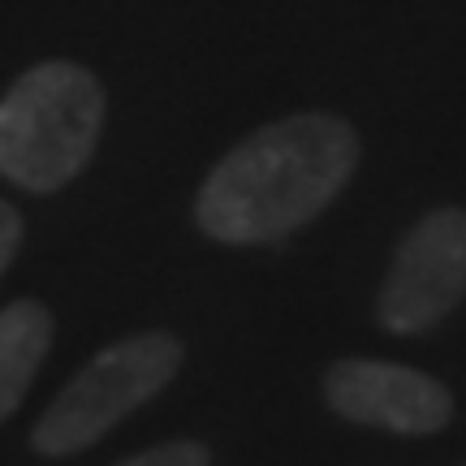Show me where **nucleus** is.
Listing matches in <instances>:
<instances>
[{
  "label": "nucleus",
  "instance_id": "f257e3e1",
  "mask_svg": "<svg viewBox=\"0 0 466 466\" xmlns=\"http://www.w3.org/2000/svg\"><path fill=\"white\" fill-rule=\"evenodd\" d=\"M354 168L359 134L341 116H285L242 138L208 173L195 199V220L225 247L281 242L346 190Z\"/></svg>",
  "mask_w": 466,
  "mask_h": 466
},
{
  "label": "nucleus",
  "instance_id": "f03ea898",
  "mask_svg": "<svg viewBox=\"0 0 466 466\" xmlns=\"http://www.w3.org/2000/svg\"><path fill=\"white\" fill-rule=\"evenodd\" d=\"M104 86L74 61H44L0 96V177L52 195L86 168L100 143Z\"/></svg>",
  "mask_w": 466,
  "mask_h": 466
},
{
  "label": "nucleus",
  "instance_id": "7ed1b4c3",
  "mask_svg": "<svg viewBox=\"0 0 466 466\" xmlns=\"http://www.w3.org/2000/svg\"><path fill=\"white\" fill-rule=\"evenodd\" d=\"M186 346L165 329L121 337L104 346L83 371L52 398V406L31 428V450L39 458H74L100 445L126 415L147 406L177 371Z\"/></svg>",
  "mask_w": 466,
  "mask_h": 466
},
{
  "label": "nucleus",
  "instance_id": "20e7f679",
  "mask_svg": "<svg viewBox=\"0 0 466 466\" xmlns=\"http://www.w3.org/2000/svg\"><path fill=\"white\" fill-rule=\"evenodd\" d=\"M466 299V208H436L401 238L376 299L389 333L419 337Z\"/></svg>",
  "mask_w": 466,
  "mask_h": 466
},
{
  "label": "nucleus",
  "instance_id": "39448f33",
  "mask_svg": "<svg viewBox=\"0 0 466 466\" xmlns=\"http://www.w3.org/2000/svg\"><path fill=\"white\" fill-rule=\"evenodd\" d=\"M319 389L346 423L393 436H432L453 419V393L436 376L384 359H341L324 371Z\"/></svg>",
  "mask_w": 466,
  "mask_h": 466
},
{
  "label": "nucleus",
  "instance_id": "423d86ee",
  "mask_svg": "<svg viewBox=\"0 0 466 466\" xmlns=\"http://www.w3.org/2000/svg\"><path fill=\"white\" fill-rule=\"evenodd\" d=\"M52 311L39 299H17L0 311V423L14 415L52 350Z\"/></svg>",
  "mask_w": 466,
  "mask_h": 466
},
{
  "label": "nucleus",
  "instance_id": "0eeeda50",
  "mask_svg": "<svg viewBox=\"0 0 466 466\" xmlns=\"http://www.w3.org/2000/svg\"><path fill=\"white\" fill-rule=\"evenodd\" d=\"M116 466H212V450L199 445V441H165L156 450L130 453L126 462Z\"/></svg>",
  "mask_w": 466,
  "mask_h": 466
},
{
  "label": "nucleus",
  "instance_id": "6e6552de",
  "mask_svg": "<svg viewBox=\"0 0 466 466\" xmlns=\"http://www.w3.org/2000/svg\"><path fill=\"white\" fill-rule=\"evenodd\" d=\"M17 247H22V217H17L14 203L0 199V277H5V268L14 264Z\"/></svg>",
  "mask_w": 466,
  "mask_h": 466
}]
</instances>
